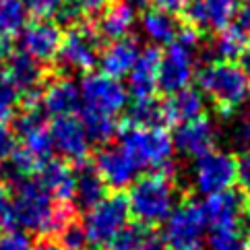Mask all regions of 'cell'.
<instances>
[{"instance_id": "obj_51", "label": "cell", "mask_w": 250, "mask_h": 250, "mask_svg": "<svg viewBox=\"0 0 250 250\" xmlns=\"http://www.w3.org/2000/svg\"><path fill=\"white\" fill-rule=\"evenodd\" d=\"M0 169H2V167H0Z\"/></svg>"}, {"instance_id": "obj_33", "label": "cell", "mask_w": 250, "mask_h": 250, "mask_svg": "<svg viewBox=\"0 0 250 250\" xmlns=\"http://www.w3.org/2000/svg\"><path fill=\"white\" fill-rule=\"evenodd\" d=\"M46 112L42 110V104L40 105H33V108H25L19 116L15 118V135L25 137L29 132L43 128L46 126Z\"/></svg>"}, {"instance_id": "obj_14", "label": "cell", "mask_w": 250, "mask_h": 250, "mask_svg": "<svg viewBox=\"0 0 250 250\" xmlns=\"http://www.w3.org/2000/svg\"><path fill=\"white\" fill-rule=\"evenodd\" d=\"M62 42V31L48 19H35L19 33V48L38 62H54Z\"/></svg>"}, {"instance_id": "obj_5", "label": "cell", "mask_w": 250, "mask_h": 250, "mask_svg": "<svg viewBox=\"0 0 250 250\" xmlns=\"http://www.w3.org/2000/svg\"><path fill=\"white\" fill-rule=\"evenodd\" d=\"M199 31L194 27H186L178 31V38L167 43L166 52L159 56V75L157 89L167 95L180 89L190 87L196 75V48H199Z\"/></svg>"}, {"instance_id": "obj_1", "label": "cell", "mask_w": 250, "mask_h": 250, "mask_svg": "<svg viewBox=\"0 0 250 250\" xmlns=\"http://www.w3.org/2000/svg\"><path fill=\"white\" fill-rule=\"evenodd\" d=\"M75 219V207L70 201L54 203L52 196L38 180H23L17 184L6 215L0 226L11 229H25L33 234H58L68 221Z\"/></svg>"}, {"instance_id": "obj_48", "label": "cell", "mask_w": 250, "mask_h": 250, "mask_svg": "<svg viewBox=\"0 0 250 250\" xmlns=\"http://www.w3.org/2000/svg\"><path fill=\"white\" fill-rule=\"evenodd\" d=\"M242 62H244V64H242V68H244L246 73H248V70H250V46L246 48V52L242 54Z\"/></svg>"}, {"instance_id": "obj_13", "label": "cell", "mask_w": 250, "mask_h": 250, "mask_svg": "<svg viewBox=\"0 0 250 250\" xmlns=\"http://www.w3.org/2000/svg\"><path fill=\"white\" fill-rule=\"evenodd\" d=\"M240 0H188L182 8L188 27L196 31H219L238 15Z\"/></svg>"}, {"instance_id": "obj_45", "label": "cell", "mask_w": 250, "mask_h": 250, "mask_svg": "<svg viewBox=\"0 0 250 250\" xmlns=\"http://www.w3.org/2000/svg\"><path fill=\"white\" fill-rule=\"evenodd\" d=\"M8 207H11V192H8V186L4 182H0V221L6 215Z\"/></svg>"}, {"instance_id": "obj_8", "label": "cell", "mask_w": 250, "mask_h": 250, "mask_svg": "<svg viewBox=\"0 0 250 250\" xmlns=\"http://www.w3.org/2000/svg\"><path fill=\"white\" fill-rule=\"evenodd\" d=\"M128 203L122 194L104 196L91 209H87L83 228L93 248H108V244L128 226Z\"/></svg>"}, {"instance_id": "obj_19", "label": "cell", "mask_w": 250, "mask_h": 250, "mask_svg": "<svg viewBox=\"0 0 250 250\" xmlns=\"http://www.w3.org/2000/svg\"><path fill=\"white\" fill-rule=\"evenodd\" d=\"M81 108V95L79 87L68 77H58L48 81V87L42 91V110L46 116L58 118V116H70Z\"/></svg>"}, {"instance_id": "obj_44", "label": "cell", "mask_w": 250, "mask_h": 250, "mask_svg": "<svg viewBox=\"0 0 250 250\" xmlns=\"http://www.w3.org/2000/svg\"><path fill=\"white\" fill-rule=\"evenodd\" d=\"M234 135H236V141H238L242 147L250 143V114L246 116L244 120H240V124L236 126V132H234Z\"/></svg>"}, {"instance_id": "obj_11", "label": "cell", "mask_w": 250, "mask_h": 250, "mask_svg": "<svg viewBox=\"0 0 250 250\" xmlns=\"http://www.w3.org/2000/svg\"><path fill=\"white\" fill-rule=\"evenodd\" d=\"M217 139H219V132L215 128V124L205 114L194 120L176 124V132L172 135L174 151L190 159H196L203 153H207V151L215 149Z\"/></svg>"}, {"instance_id": "obj_35", "label": "cell", "mask_w": 250, "mask_h": 250, "mask_svg": "<svg viewBox=\"0 0 250 250\" xmlns=\"http://www.w3.org/2000/svg\"><path fill=\"white\" fill-rule=\"evenodd\" d=\"M149 234L145 231L143 226H126L112 242L108 244V250H139L145 242V238Z\"/></svg>"}, {"instance_id": "obj_22", "label": "cell", "mask_w": 250, "mask_h": 250, "mask_svg": "<svg viewBox=\"0 0 250 250\" xmlns=\"http://www.w3.org/2000/svg\"><path fill=\"white\" fill-rule=\"evenodd\" d=\"M75 182H73V201L79 209H91L95 203H100L105 196V182L102 180L95 166L87 162H79L73 169Z\"/></svg>"}, {"instance_id": "obj_37", "label": "cell", "mask_w": 250, "mask_h": 250, "mask_svg": "<svg viewBox=\"0 0 250 250\" xmlns=\"http://www.w3.org/2000/svg\"><path fill=\"white\" fill-rule=\"evenodd\" d=\"M21 2L27 8V13H31L35 19H50V17L56 15L62 0H21Z\"/></svg>"}, {"instance_id": "obj_39", "label": "cell", "mask_w": 250, "mask_h": 250, "mask_svg": "<svg viewBox=\"0 0 250 250\" xmlns=\"http://www.w3.org/2000/svg\"><path fill=\"white\" fill-rule=\"evenodd\" d=\"M17 149V135L11 126L0 122V159H6Z\"/></svg>"}, {"instance_id": "obj_7", "label": "cell", "mask_w": 250, "mask_h": 250, "mask_svg": "<svg viewBox=\"0 0 250 250\" xmlns=\"http://www.w3.org/2000/svg\"><path fill=\"white\" fill-rule=\"evenodd\" d=\"M164 240L162 242L169 250H201L207 240V217L203 205L194 201H186L176 205L169 217L162 223Z\"/></svg>"}, {"instance_id": "obj_23", "label": "cell", "mask_w": 250, "mask_h": 250, "mask_svg": "<svg viewBox=\"0 0 250 250\" xmlns=\"http://www.w3.org/2000/svg\"><path fill=\"white\" fill-rule=\"evenodd\" d=\"M6 58H8V64H6L4 75L11 79V83L19 89L21 93L40 89L43 79H46V68L42 66V62H38L21 50L11 52Z\"/></svg>"}, {"instance_id": "obj_15", "label": "cell", "mask_w": 250, "mask_h": 250, "mask_svg": "<svg viewBox=\"0 0 250 250\" xmlns=\"http://www.w3.org/2000/svg\"><path fill=\"white\" fill-rule=\"evenodd\" d=\"M50 139L54 151L66 159V162H85V157L89 155V139L87 132L83 128V124L79 118L70 116H58L50 124Z\"/></svg>"}, {"instance_id": "obj_25", "label": "cell", "mask_w": 250, "mask_h": 250, "mask_svg": "<svg viewBox=\"0 0 250 250\" xmlns=\"http://www.w3.org/2000/svg\"><path fill=\"white\" fill-rule=\"evenodd\" d=\"M38 182L58 201L73 199V182H75L73 169L68 167V164L60 162V159H48V162L40 167Z\"/></svg>"}, {"instance_id": "obj_42", "label": "cell", "mask_w": 250, "mask_h": 250, "mask_svg": "<svg viewBox=\"0 0 250 250\" xmlns=\"http://www.w3.org/2000/svg\"><path fill=\"white\" fill-rule=\"evenodd\" d=\"M238 19H240V27L248 35L250 40V0H242V4L238 6Z\"/></svg>"}, {"instance_id": "obj_18", "label": "cell", "mask_w": 250, "mask_h": 250, "mask_svg": "<svg viewBox=\"0 0 250 250\" xmlns=\"http://www.w3.org/2000/svg\"><path fill=\"white\" fill-rule=\"evenodd\" d=\"M159 52L155 46H149L141 50V54L130 68L126 91L135 100H145V97H153L157 91V75H159Z\"/></svg>"}, {"instance_id": "obj_41", "label": "cell", "mask_w": 250, "mask_h": 250, "mask_svg": "<svg viewBox=\"0 0 250 250\" xmlns=\"http://www.w3.org/2000/svg\"><path fill=\"white\" fill-rule=\"evenodd\" d=\"M75 2L83 15H100L110 4V0H75Z\"/></svg>"}, {"instance_id": "obj_34", "label": "cell", "mask_w": 250, "mask_h": 250, "mask_svg": "<svg viewBox=\"0 0 250 250\" xmlns=\"http://www.w3.org/2000/svg\"><path fill=\"white\" fill-rule=\"evenodd\" d=\"M58 244L62 246V250H87L89 240H87L83 223H79L75 219L68 221L58 231Z\"/></svg>"}, {"instance_id": "obj_10", "label": "cell", "mask_w": 250, "mask_h": 250, "mask_svg": "<svg viewBox=\"0 0 250 250\" xmlns=\"http://www.w3.org/2000/svg\"><path fill=\"white\" fill-rule=\"evenodd\" d=\"M79 95L85 110L116 116L128 105V91L120 79L104 73H87L79 83Z\"/></svg>"}, {"instance_id": "obj_16", "label": "cell", "mask_w": 250, "mask_h": 250, "mask_svg": "<svg viewBox=\"0 0 250 250\" xmlns=\"http://www.w3.org/2000/svg\"><path fill=\"white\" fill-rule=\"evenodd\" d=\"M95 169L100 172L105 186L114 190L126 188L139 176V166L120 145H108L100 149V153L95 155Z\"/></svg>"}, {"instance_id": "obj_36", "label": "cell", "mask_w": 250, "mask_h": 250, "mask_svg": "<svg viewBox=\"0 0 250 250\" xmlns=\"http://www.w3.org/2000/svg\"><path fill=\"white\" fill-rule=\"evenodd\" d=\"M81 17H83V13H81V8L77 6L75 0H62L54 19H56L58 27H75V25L81 23Z\"/></svg>"}, {"instance_id": "obj_28", "label": "cell", "mask_w": 250, "mask_h": 250, "mask_svg": "<svg viewBox=\"0 0 250 250\" xmlns=\"http://www.w3.org/2000/svg\"><path fill=\"white\" fill-rule=\"evenodd\" d=\"M27 15L21 0H0V38L19 35L27 25Z\"/></svg>"}, {"instance_id": "obj_3", "label": "cell", "mask_w": 250, "mask_h": 250, "mask_svg": "<svg viewBox=\"0 0 250 250\" xmlns=\"http://www.w3.org/2000/svg\"><path fill=\"white\" fill-rule=\"evenodd\" d=\"M205 100L221 114H234L250 95V77L246 70L229 60H215L196 75Z\"/></svg>"}, {"instance_id": "obj_24", "label": "cell", "mask_w": 250, "mask_h": 250, "mask_svg": "<svg viewBox=\"0 0 250 250\" xmlns=\"http://www.w3.org/2000/svg\"><path fill=\"white\" fill-rule=\"evenodd\" d=\"M141 33L153 43V46H167L178 38V21L172 13L162 8H149L141 17Z\"/></svg>"}, {"instance_id": "obj_4", "label": "cell", "mask_w": 250, "mask_h": 250, "mask_svg": "<svg viewBox=\"0 0 250 250\" xmlns=\"http://www.w3.org/2000/svg\"><path fill=\"white\" fill-rule=\"evenodd\" d=\"M120 147L135 159L139 169L147 167L153 172H174L172 135L162 126H137L128 124L120 132Z\"/></svg>"}, {"instance_id": "obj_43", "label": "cell", "mask_w": 250, "mask_h": 250, "mask_svg": "<svg viewBox=\"0 0 250 250\" xmlns=\"http://www.w3.org/2000/svg\"><path fill=\"white\" fill-rule=\"evenodd\" d=\"M155 8H162V11H167V13H180L182 8L186 6L188 0H151Z\"/></svg>"}, {"instance_id": "obj_17", "label": "cell", "mask_w": 250, "mask_h": 250, "mask_svg": "<svg viewBox=\"0 0 250 250\" xmlns=\"http://www.w3.org/2000/svg\"><path fill=\"white\" fill-rule=\"evenodd\" d=\"M141 54V43L137 38H120V40H114L100 52V64L102 73L114 77V79H122L130 73V68L135 66V62Z\"/></svg>"}, {"instance_id": "obj_6", "label": "cell", "mask_w": 250, "mask_h": 250, "mask_svg": "<svg viewBox=\"0 0 250 250\" xmlns=\"http://www.w3.org/2000/svg\"><path fill=\"white\" fill-rule=\"evenodd\" d=\"M238 182V159L226 149H211L201 157L192 159L190 166V184L203 194H219L231 190Z\"/></svg>"}, {"instance_id": "obj_38", "label": "cell", "mask_w": 250, "mask_h": 250, "mask_svg": "<svg viewBox=\"0 0 250 250\" xmlns=\"http://www.w3.org/2000/svg\"><path fill=\"white\" fill-rule=\"evenodd\" d=\"M0 250H33V244L21 229H11L0 234Z\"/></svg>"}, {"instance_id": "obj_31", "label": "cell", "mask_w": 250, "mask_h": 250, "mask_svg": "<svg viewBox=\"0 0 250 250\" xmlns=\"http://www.w3.org/2000/svg\"><path fill=\"white\" fill-rule=\"evenodd\" d=\"M23 139V149L29 151V153L38 159V162L43 166L48 162V159H52V153H54V145H52V139H50V130L43 126V128H38L29 132V135L21 137Z\"/></svg>"}, {"instance_id": "obj_29", "label": "cell", "mask_w": 250, "mask_h": 250, "mask_svg": "<svg viewBox=\"0 0 250 250\" xmlns=\"http://www.w3.org/2000/svg\"><path fill=\"white\" fill-rule=\"evenodd\" d=\"M130 124L137 126H162L164 114H162V102L155 97H145V100H135V104L128 110Z\"/></svg>"}, {"instance_id": "obj_50", "label": "cell", "mask_w": 250, "mask_h": 250, "mask_svg": "<svg viewBox=\"0 0 250 250\" xmlns=\"http://www.w3.org/2000/svg\"><path fill=\"white\" fill-rule=\"evenodd\" d=\"M248 250H250V242H248Z\"/></svg>"}, {"instance_id": "obj_12", "label": "cell", "mask_w": 250, "mask_h": 250, "mask_svg": "<svg viewBox=\"0 0 250 250\" xmlns=\"http://www.w3.org/2000/svg\"><path fill=\"white\" fill-rule=\"evenodd\" d=\"M205 217L213 229L240 228L250 217V199L234 190H226L219 194L205 196Z\"/></svg>"}, {"instance_id": "obj_27", "label": "cell", "mask_w": 250, "mask_h": 250, "mask_svg": "<svg viewBox=\"0 0 250 250\" xmlns=\"http://www.w3.org/2000/svg\"><path fill=\"white\" fill-rule=\"evenodd\" d=\"M81 124H83L85 132H87L89 143H97V145H104V143H108L116 135V130H118L116 116L102 114V112H93V110H83Z\"/></svg>"}, {"instance_id": "obj_47", "label": "cell", "mask_w": 250, "mask_h": 250, "mask_svg": "<svg viewBox=\"0 0 250 250\" xmlns=\"http://www.w3.org/2000/svg\"><path fill=\"white\" fill-rule=\"evenodd\" d=\"M139 250H167V246L162 242V240H157L153 236H147L145 242H143V246Z\"/></svg>"}, {"instance_id": "obj_30", "label": "cell", "mask_w": 250, "mask_h": 250, "mask_svg": "<svg viewBox=\"0 0 250 250\" xmlns=\"http://www.w3.org/2000/svg\"><path fill=\"white\" fill-rule=\"evenodd\" d=\"M205 250H248V242L240 228L213 229L205 240Z\"/></svg>"}, {"instance_id": "obj_21", "label": "cell", "mask_w": 250, "mask_h": 250, "mask_svg": "<svg viewBox=\"0 0 250 250\" xmlns=\"http://www.w3.org/2000/svg\"><path fill=\"white\" fill-rule=\"evenodd\" d=\"M135 23H137L135 6H130L124 0H116V2H110L100 13V21H97L95 29L102 40L114 42V40L126 38L132 31V27H135Z\"/></svg>"}, {"instance_id": "obj_49", "label": "cell", "mask_w": 250, "mask_h": 250, "mask_svg": "<svg viewBox=\"0 0 250 250\" xmlns=\"http://www.w3.org/2000/svg\"><path fill=\"white\" fill-rule=\"evenodd\" d=\"M124 2H128L130 6H135V8H137V6H143V4H145L147 0H124Z\"/></svg>"}, {"instance_id": "obj_9", "label": "cell", "mask_w": 250, "mask_h": 250, "mask_svg": "<svg viewBox=\"0 0 250 250\" xmlns=\"http://www.w3.org/2000/svg\"><path fill=\"white\" fill-rule=\"evenodd\" d=\"M102 52V38L93 25L79 23L62 35L56 62L62 70H91Z\"/></svg>"}, {"instance_id": "obj_26", "label": "cell", "mask_w": 250, "mask_h": 250, "mask_svg": "<svg viewBox=\"0 0 250 250\" xmlns=\"http://www.w3.org/2000/svg\"><path fill=\"white\" fill-rule=\"evenodd\" d=\"M211 48L219 60L236 62L238 58H242L248 48V35L242 31L240 25H228V27L215 31V40H213Z\"/></svg>"}, {"instance_id": "obj_46", "label": "cell", "mask_w": 250, "mask_h": 250, "mask_svg": "<svg viewBox=\"0 0 250 250\" xmlns=\"http://www.w3.org/2000/svg\"><path fill=\"white\" fill-rule=\"evenodd\" d=\"M33 250H62V246L58 244V240L43 236L42 240H38V244H33Z\"/></svg>"}, {"instance_id": "obj_20", "label": "cell", "mask_w": 250, "mask_h": 250, "mask_svg": "<svg viewBox=\"0 0 250 250\" xmlns=\"http://www.w3.org/2000/svg\"><path fill=\"white\" fill-rule=\"evenodd\" d=\"M205 97L201 91L196 89H180L176 93H169L167 100L162 102V114H164V122L167 124H182L194 120L199 116L205 114Z\"/></svg>"}, {"instance_id": "obj_32", "label": "cell", "mask_w": 250, "mask_h": 250, "mask_svg": "<svg viewBox=\"0 0 250 250\" xmlns=\"http://www.w3.org/2000/svg\"><path fill=\"white\" fill-rule=\"evenodd\" d=\"M19 102H21V91L11 83V79L4 73H0V122L13 118L17 108H19Z\"/></svg>"}, {"instance_id": "obj_2", "label": "cell", "mask_w": 250, "mask_h": 250, "mask_svg": "<svg viewBox=\"0 0 250 250\" xmlns=\"http://www.w3.org/2000/svg\"><path fill=\"white\" fill-rule=\"evenodd\" d=\"M128 211L143 228L162 226L178 205L174 172H153L130 184Z\"/></svg>"}, {"instance_id": "obj_40", "label": "cell", "mask_w": 250, "mask_h": 250, "mask_svg": "<svg viewBox=\"0 0 250 250\" xmlns=\"http://www.w3.org/2000/svg\"><path fill=\"white\" fill-rule=\"evenodd\" d=\"M238 182L250 194V143L242 147V155L238 159Z\"/></svg>"}]
</instances>
